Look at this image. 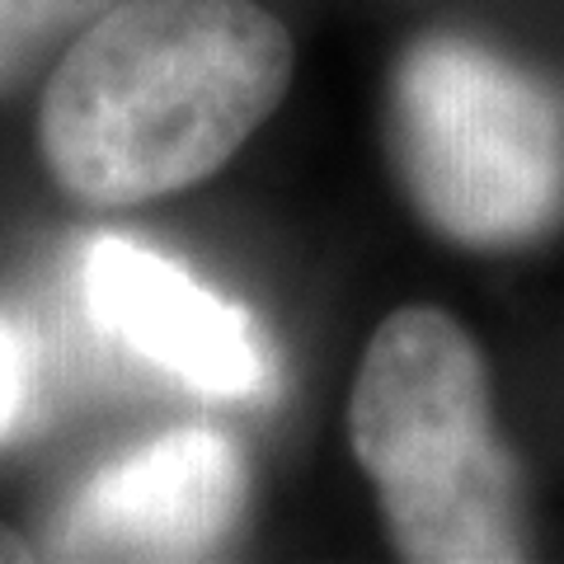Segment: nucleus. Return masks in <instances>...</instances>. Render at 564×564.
<instances>
[{
  "label": "nucleus",
  "instance_id": "obj_8",
  "mask_svg": "<svg viewBox=\"0 0 564 564\" xmlns=\"http://www.w3.org/2000/svg\"><path fill=\"white\" fill-rule=\"evenodd\" d=\"M29 555H33V545L20 532H10V527L0 522V560H29Z\"/></svg>",
  "mask_w": 564,
  "mask_h": 564
},
{
  "label": "nucleus",
  "instance_id": "obj_3",
  "mask_svg": "<svg viewBox=\"0 0 564 564\" xmlns=\"http://www.w3.org/2000/svg\"><path fill=\"white\" fill-rule=\"evenodd\" d=\"M395 141L414 203L437 231L503 250L564 212V109L513 62L429 39L400 66Z\"/></svg>",
  "mask_w": 564,
  "mask_h": 564
},
{
  "label": "nucleus",
  "instance_id": "obj_1",
  "mask_svg": "<svg viewBox=\"0 0 564 564\" xmlns=\"http://www.w3.org/2000/svg\"><path fill=\"white\" fill-rule=\"evenodd\" d=\"M288 80L292 39L254 0H122L52 70L39 141L85 203L165 198L231 161Z\"/></svg>",
  "mask_w": 564,
  "mask_h": 564
},
{
  "label": "nucleus",
  "instance_id": "obj_7",
  "mask_svg": "<svg viewBox=\"0 0 564 564\" xmlns=\"http://www.w3.org/2000/svg\"><path fill=\"white\" fill-rule=\"evenodd\" d=\"M39 404V339L14 311L0 306V443L33 419Z\"/></svg>",
  "mask_w": 564,
  "mask_h": 564
},
{
  "label": "nucleus",
  "instance_id": "obj_5",
  "mask_svg": "<svg viewBox=\"0 0 564 564\" xmlns=\"http://www.w3.org/2000/svg\"><path fill=\"white\" fill-rule=\"evenodd\" d=\"M80 296L118 344L193 391L245 400L273 386L263 329L147 245L122 236L90 240L80 254Z\"/></svg>",
  "mask_w": 564,
  "mask_h": 564
},
{
  "label": "nucleus",
  "instance_id": "obj_6",
  "mask_svg": "<svg viewBox=\"0 0 564 564\" xmlns=\"http://www.w3.org/2000/svg\"><path fill=\"white\" fill-rule=\"evenodd\" d=\"M118 0H0V85L20 80L70 33H85Z\"/></svg>",
  "mask_w": 564,
  "mask_h": 564
},
{
  "label": "nucleus",
  "instance_id": "obj_2",
  "mask_svg": "<svg viewBox=\"0 0 564 564\" xmlns=\"http://www.w3.org/2000/svg\"><path fill=\"white\" fill-rule=\"evenodd\" d=\"M348 437L404 560L527 555L518 470L494 429L485 362L447 311H395L372 334L352 381Z\"/></svg>",
  "mask_w": 564,
  "mask_h": 564
},
{
  "label": "nucleus",
  "instance_id": "obj_4",
  "mask_svg": "<svg viewBox=\"0 0 564 564\" xmlns=\"http://www.w3.org/2000/svg\"><path fill=\"white\" fill-rule=\"evenodd\" d=\"M240 452L212 429H174L104 466L57 522L62 560H198L240 513Z\"/></svg>",
  "mask_w": 564,
  "mask_h": 564
}]
</instances>
